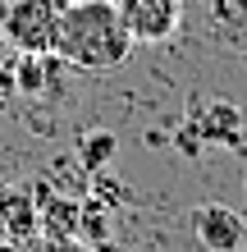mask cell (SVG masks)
<instances>
[{"label": "cell", "mask_w": 247, "mask_h": 252, "mask_svg": "<svg viewBox=\"0 0 247 252\" xmlns=\"http://www.w3.org/2000/svg\"><path fill=\"white\" fill-rule=\"evenodd\" d=\"M215 19L229 23V28H247V0H211Z\"/></svg>", "instance_id": "cell-7"}, {"label": "cell", "mask_w": 247, "mask_h": 252, "mask_svg": "<svg viewBox=\"0 0 247 252\" xmlns=\"http://www.w3.org/2000/svg\"><path fill=\"white\" fill-rule=\"evenodd\" d=\"M19 96V78H14V60H0V106Z\"/></svg>", "instance_id": "cell-8"}, {"label": "cell", "mask_w": 247, "mask_h": 252, "mask_svg": "<svg viewBox=\"0 0 247 252\" xmlns=\"http://www.w3.org/2000/svg\"><path fill=\"white\" fill-rule=\"evenodd\" d=\"M197 138L206 142H224V147H243L247 138V124H243V110L234 106V101H211L206 110L197 115Z\"/></svg>", "instance_id": "cell-5"}, {"label": "cell", "mask_w": 247, "mask_h": 252, "mask_svg": "<svg viewBox=\"0 0 247 252\" xmlns=\"http://www.w3.org/2000/svg\"><path fill=\"white\" fill-rule=\"evenodd\" d=\"M82 165L87 170H101L106 160L114 156V133H106V128H92V133H82Z\"/></svg>", "instance_id": "cell-6"}, {"label": "cell", "mask_w": 247, "mask_h": 252, "mask_svg": "<svg viewBox=\"0 0 247 252\" xmlns=\"http://www.w3.org/2000/svg\"><path fill=\"white\" fill-rule=\"evenodd\" d=\"M192 239L201 243V252H243L247 216L224 202H201L192 211Z\"/></svg>", "instance_id": "cell-4"}, {"label": "cell", "mask_w": 247, "mask_h": 252, "mask_svg": "<svg viewBox=\"0 0 247 252\" xmlns=\"http://www.w3.org/2000/svg\"><path fill=\"white\" fill-rule=\"evenodd\" d=\"M128 51H133V37H128L114 0H74L69 14L60 19L55 55H60L69 69L114 73L128 60Z\"/></svg>", "instance_id": "cell-1"}, {"label": "cell", "mask_w": 247, "mask_h": 252, "mask_svg": "<svg viewBox=\"0 0 247 252\" xmlns=\"http://www.w3.org/2000/svg\"><path fill=\"white\" fill-rule=\"evenodd\" d=\"M119 19L133 37V46H156L169 41L183 23V0H114Z\"/></svg>", "instance_id": "cell-3"}, {"label": "cell", "mask_w": 247, "mask_h": 252, "mask_svg": "<svg viewBox=\"0 0 247 252\" xmlns=\"http://www.w3.org/2000/svg\"><path fill=\"white\" fill-rule=\"evenodd\" d=\"M69 5L74 0H9L0 9V37L19 55H51Z\"/></svg>", "instance_id": "cell-2"}]
</instances>
